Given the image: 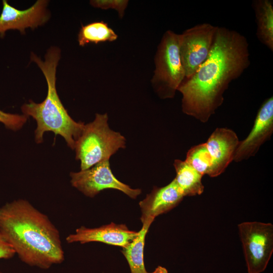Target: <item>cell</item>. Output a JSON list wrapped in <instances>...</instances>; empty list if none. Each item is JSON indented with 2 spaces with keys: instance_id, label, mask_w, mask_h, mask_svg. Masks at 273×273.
Segmentation results:
<instances>
[{
  "instance_id": "obj_1",
  "label": "cell",
  "mask_w": 273,
  "mask_h": 273,
  "mask_svg": "<svg viewBox=\"0 0 273 273\" xmlns=\"http://www.w3.org/2000/svg\"><path fill=\"white\" fill-rule=\"evenodd\" d=\"M250 64L246 37L234 30L218 26L206 60L177 91L181 95V110L201 122H206L222 104L230 83Z\"/></svg>"
},
{
  "instance_id": "obj_2",
  "label": "cell",
  "mask_w": 273,
  "mask_h": 273,
  "mask_svg": "<svg viewBox=\"0 0 273 273\" xmlns=\"http://www.w3.org/2000/svg\"><path fill=\"white\" fill-rule=\"evenodd\" d=\"M0 232L15 254L30 266L48 269L64 260L59 231L26 200L0 207Z\"/></svg>"
},
{
  "instance_id": "obj_3",
  "label": "cell",
  "mask_w": 273,
  "mask_h": 273,
  "mask_svg": "<svg viewBox=\"0 0 273 273\" xmlns=\"http://www.w3.org/2000/svg\"><path fill=\"white\" fill-rule=\"evenodd\" d=\"M60 57V49L54 46L47 50L44 60L31 53L30 61L37 64L46 78L48 93L41 103H36L30 100L28 103L22 105L21 110L24 115L31 116L36 121L35 141L37 144L42 142L44 132L51 131L56 136H62L67 145L74 150L84 124L76 122L70 117L57 94L56 74Z\"/></svg>"
},
{
  "instance_id": "obj_4",
  "label": "cell",
  "mask_w": 273,
  "mask_h": 273,
  "mask_svg": "<svg viewBox=\"0 0 273 273\" xmlns=\"http://www.w3.org/2000/svg\"><path fill=\"white\" fill-rule=\"evenodd\" d=\"M107 113L96 114L95 119L84 124L75 143L76 159L80 161L81 170L108 160L120 149H124L125 138L109 126Z\"/></svg>"
},
{
  "instance_id": "obj_5",
  "label": "cell",
  "mask_w": 273,
  "mask_h": 273,
  "mask_svg": "<svg viewBox=\"0 0 273 273\" xmlns=\"http://www.w3.org/2000/svg\"><path fill=\"white\" fill-rule=\"evenodd\" d=\"M152 86L162 99L173 98L185 79L179 52V34L171 30L163 34L154 57Z\"/></svg>"
},
{
  "instance_id": "obj_6",
  "label": "cell",
  "mask_w": 273,
  "mask_h": 273,
  "mask_svg": "<svg viewBox=\"0 0 273 273\" xmlns=\"http://www.w3.org/2000/svg\"><path fill=\"white\" fill-rule=\"evenodd\" d=\"M248 273L263 271L273 252V225L270 223L244 222L239 224Z\"/></svg>"
},
{
  "instance_id": "obj_7",
  "label": "cell",
  "mask_w": 273,
  "mask_h": 273,
  "mask_svg": "<svg viewBox=\"0 0 273 273\" xmlns=\"http://www.w3.org/2000/svg\"><path fill=\"white\" fill-rule=\"evenodd\" d=\"M217 27L204 23L179 34V52L185 78L191 76L207 58Z\"/></svg>"
},
{
  "instance_id": "obj_8",
  "label": "cell",
  "mask_w": 273,
  "mask_h": 273,
  "mask_svg": "<svg viewBox=\"0 0 273 273\" xmlns=\"http://www.w3.org/2000/svg\"><path fill=\"white\" fill-rule=\"evenodd\" d=\"M71 185L86 196L93 198L101 191L112 189L120 191L135 199L142 192L122 183L113 174L109 160L100 162L92 167L70 174Z\"/></svg>"
},
{
  "instance_id": "obj_9",
  "label": "cell",
  "mask_w": 273,
  "mask_h": 273,
  "mask_svg": "<svg viewBox=\"0 0 273 273\" xmlns=\"http://www.w3.org/2000/svg\"><path fill=\"white\" fill-rule=\"evenodd\" d=\"M48 3L46 0H38L28 9L20 10L3 0L0 15V37H3L9 30H18L24 34L26 28L34 29L45 24L50 17L47 9Z\"/></svg>"
},
{
  "instance_id": "obj_10",
  "label": "cell",
  "mask_w": 273,
  "mask_h": 273,
  "mask_svg": "<svg viewBox=\"0 0 273 273\" xmlns=\"http://www.w3.org/2000/svg\"><path fill=\"white\" fill-rule=\"evenodd\" d=\"M273 132V97L266 99L259 108L252 128L240 141L233 160L239 162L254 156L260 147L269 140Z\"/></svg>"
},
{
  "instance_id": "obj_11",
  "label": "cell",
  "mask_w": 273,
  "mask_h": 273,
  "mask_svg": "<svg viewBox=\"0 0 273 273\" xmlns=\"http://www.w3.org/2000/svg\"><path fill=\"white\" fill-rule=\"evenodd\" d=\"M138 235V232L129 230L125 224L111 222L96 228L82 226L77 229L74 233L66 237V241L68 243L78 242L81 244L97 242L123 248L127 246Z\"/></svg>"
},
{
  "instance_id": "obj_12",
  "label": "cell",
  "mask_w": 273,
  "mask_h": 273,
  "mask_svg": "<svg viewBox=\"0 0 273 273\" xmlns=\"http://www.w3.org/2000/svg\"><path fill=\"white\" fill-rule=\"evenodd\" d=\"M184 197L174 179L164 187H154L139 203L142 223H152L156 216L176 207Z\"/></svg>"
},
{
  "instance_id": "obj_13",
  "label": "cell",
  "mask_w": 273,
  "mask_h": 273,
  "mask_svg": "<svg viewBox=\"0 0 273 273\" xmlns=\"http://www.w3.org/2000/svg\"><path fill=\"white\" fill-rule=\"evenodd\" d=\"M240 141L236 132L227 128H217L211 134L206 143L212 158L210 177L222 173L233 160Z\"/></svg>"
},
{
  "instance_id": "obj_14",
  "label": "cell",
  "mask_w": 273,
  "mask_h": 273,
  "mask_svg": "<svg viewBox=\"0 0 273 273\" xmlns=\"http://www.w3.org/2000/svg\"><path fill=\"white\" fill-rule=\"evenodd\" d=\"M252 8L257 25L256 36L261 43L273 51V3L270 0H255Z\"/></svg>"
},
{
  "instance_id": "obj_15",
  "label": "cell",
  "mask_w": 273,
  "mask_h": 273,
  "mask_svg": "<svg viewBox=\"0 0 273 273\" xmlns=\"http://www.w3.org/2000/svg\"><path fill=\"white\" fill-rule=\"evenodd\" d=\"M176 171L174 178L184 196L200 195L204 191L203 175L185 161L176 159L173 163Z\"/></svg>"
},
{
  "instance_id": "obj_16",
  "label": "cell",
  "mask_w": 273,
  "mask_h": 273,
  "mask_svg": "<svg viewBox=\"0 0 273 273\" xmlns=\"http://www.w3.org/2000/svg\"><path fill=\"white\" fill-rule=\"evenodd\" d=\"M152 223H143L138 236L121 252L127 260L131 273H148L144 262V248L146 236Z\"/></svg>"
},
{
  "instance_id": "obj_17",
  "label": "cell",
  "mask_w": 273,
  "mask_h": 273,
  "mask_svg": "<svg viewBox=\"0 0 273 273\" xmlns=\"http://www.w3.org/2000/svg\"><path fill=\"white\" fill-rule=\"evenodd\" d=\"M117 38V34L108 24L101 21L82 25L78 34V42L80 46L84 47L88 43L114 41Z\"/></svg>"
},
{
  "instance_id": "obj_18",
  "label": "cell",
  "mask_w": 273,
  "mask_h": 273,
  "mask_svg": "<svg viewBox=\"0 0 273 273\" xmlns=\"http://www.w3.org/2000/svg\"><path fill=\"white\" fill-rule=\"evenodd\" d=\"M185 161L203 176H210L212 161L205 143L192 147L187 154Z\"/></svg>"
},
{
  "instance_id": "obj_19",
  "label": "cell",
  "mask_w": 273,
  "mask_h": 273,
  "mask_svg": "<svg viewBox=\"0 0 273 273\" xmlns=\"http://www.w3.org/2000/svg\"><path fill=\"white\" fill-rule=\"evenodd\" d=\"M128 3V0H92L90 1V4L94 7L103 10H115L117 11L120 19L124 16Z\"/></svg>"
},
{
  "instance_id": "obj_20",
  "label": "cell",
  "mask_w": 273,
  "mask_h": 273,
  "mask_svg": "<svg viewBox=\"0 0 273 273\" xmlns=\"http://www.w3.org/2000/svg\"><path fill=\"white\" fill-rule=\"evenodd\" d=\"M28 117L25 115H19L5 112L0 110V122L7 128L17 130L26 123Z\"/></svg>"
},
{
  "instance_id": "obj_21",
  "label": "cell",
  "mask_w": 273,
  "mask_h": 273,
  "mask_svg": "<svg viewBox=\"0 0 273 273\" xmlns=\"http://www.w3.org/2000/svg\"><path fill=\"white\" fill-rule=\"evenodd\" d=\"M15 255L11 246L6 241L0 232V259H9Z\"/></svg>"
},
{
  "instance_id": "obj_22",
  "label": "cell",
  "mask_w": 273,
  "mask_h": 273,
  "mask_svg": "<svg viewBox=\"0 0 273 273\" xmlns=\"http://www.w3.org/2000/svg\"><path fill=\"white\" fill-rule=\"evenodd\" d=\"M148 273H168L167 269L164 267L158 266L152 272Z\"/></svg>"
},
{
  "instance_id": "obj_23",
  "label": "cell",
  "mask_w": 273,
  "mask_h": 273,
  "mask_svg": "<svg viewBox=\"0 0 273 273\" xmlns=\"http://www.w3.org/2000/svg\"><path fill=\"white\" fill-rule=\"evenodd\" d=\"M1 273V272H0Z\"/></svg>"
}]
</instances>
